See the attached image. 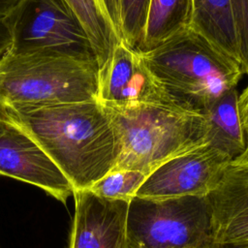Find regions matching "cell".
Listing matches in <instances>:
<instances>
[{
	"label": "cell",
	"instance_id": "cell-10",
	"mask_svg": "<svg viewBox=\"0 0 248 248\" xmlns=\"http://www.w3.org/2000/svg\"><path fill=\"white\" fill-rule=\"evenodd\" d=\"M68 248H130L127 236L129 202L103 199L78 190Z\"/></svg>",
	"mask_w": 248,
	"mask_h": 248
},
{
	"label": "cell",
	"instance_id": "cell-7",
	"mask_svg": "<svg viewBox=\"0 0 248 248\" xmlns=\"http://www.w3.org/2000/svg\"><path fill=\"white\" fill-rule=\"evenodd\" d=\"M232 160L203 144L179 154L148 174L136 197L166 199L206 197L218 184Z\"/></svg>",
	"mask_w": 248,
	"mask_h": 248
},
{
	"label": "cell",
	"instance_id": "cell-12",
	"mask_svg": "<svg viewBox=\"0 0 248 248\" xmlns=\"http://www.w3.org/2000/svg\"><path fill=\"white\" fill-rule=\"evenodd\" d=\"M236 87L225 92L202 113L204 142L232 161L245 150L247 140L238 109Z\"/></svg>",
	"mask_w": 248,
	"mask_h": 248
},
{
	"label": "cell",
	"instance_id": "cell-13",
	"mask_svg": "<svg viewBox=\"0 0 248 248\" xmlns=\"http://www.w3.org/2000/svg\"><path fill=\"white\" fill-rule=\"evenodd\" d=\"M190 27L240 63L232 0H192Z\"/></svg>",
	"mask_w": 248,
	"mask_h": 248
},
{
	"label": "cell",
	"instance_id": "cell-6",
	"mask_svg": "<svg viewBox=\"0 0 248 248\" xmlns=\"http://www.w3.org/2000/svg\"><path fill=\"white\" fill-rule=\"evenodd\" d=\"M6 19L11 54L47 53L97 62L83 25L65 0H21Z\"/></svg>",
	"mask_w": 248,
	"mask_h": 248
},
{
	"label": "cell",
	"instance_id": "cell-25",
	"mask_svg": "<svg viewBox=\"0 0 248 248\" xmlns=\"http://www.w3.org/2000/svg\"><path fill=\"white\" fill-rule=\"evenodd\" d=\"M6 117H8L7 108H6V107L0 102V118H6Z\"/></svg>",
	"mask_w": 248,
	"mask_h": 248
},
{
	"label": "cell",
	"instance_id": "cell-23",
	"mask_svg": "<svg viewBox=\"0 0 248 248\" xmlns=\"http://www.w3.org/2000/svg\"><path fill=\"white\" fill-rule=\"evenodd\" d=\"M246 140H247V144H246V148H245L244 152L239 157H237L236 159H234L232 162L234 164L243 166L245 168H248V138L246 139Z\"/></svg>",
	"mask_w": 248,
	"mask_h": 248
},
{
	"label": "cell",
	"instance_id": "cell-4",
	"mask_svg": "<svg viewBox=\"0 0 248 248\" xmlns=\"http://www.w3.org/2000/svg\"><path fill=\"white\" fill-rule=\"evenodd\" d=\"M98 78L97 62L7 51L0 59V102L17 108L97 100Z\"/></svg>",
	"mask_w": 248,
	"mask_h": 248
},
{
	"label": "cell",
	"instance_id": "cell-21",
	"mask_svg": "<svg viewBox=\"0 0 248 248\" xmlns=\"http://www.w3.org/2000/svg\"><path fill=\"white\" fill-rule=\"evenodd\" d=\"M238 109H239L241 123L247 139L248 138V84L243 90V92L238 96Z\"/></svg>",
	"mask_w": 248,
	"mask_h": 248
},
{
	"label": "cell",
	"instance_id": "cell-14",
	"mask_svg": "<svg viewBox=\"0 0 248 248\" xmlns=\"http://www.w3.org/2000/svg\"><path fill=\"white\" fill-rule=\"evenodd\" d=\"M192 20V0H150L143 41L140 52L161 45L188 28Z\"/></svg>",
	"mask_w": 248,
	"mask_h": 248
},
{
	"label": "cell",
	"instance_id": "cell-1",
	"mask_svg": "<svg viewBox=\"0 0 248 248\" xmlns=\"http://www.w3.org/2000/svg\"><path fill=\"white\" fill-rule=\"evenodd\" d=\"M6 108L9 118L59 167L74 191L90 188L114 168L118 138L97 100Z\"/></svg>",
	"mask_w": 248,
	"mask_h": 248
},
{
	"label": "cell",
	"instance_id": "cell-9",
	"mask_svg": "<svg viewBox=\"0 0 248 248\" xmlns=\"http://www.w3.org/2000/svg\"><path fill=\"white\" fill-rule=\"evenodd\" d=\"M97 101L104 106L173 104L148 71L140 53L124 41L115 46L108 62L99 70Z\"/></svg>",
	"mask_w": 248,
	"mask_h": 248
},
{
	"label": "cell",
	"instance_id": "cell-17",
	"mask_svg": "<svg viewBox=\"0 0 248 248\" xmlns=\"http://www.w3.org/2000/svg\"><path fill=\"white\" fill-rule=\"evenodd\" d=\"M150 0H121L123 41L139 50L143 41Z\"/></svg>",
	"mask_w": 248,
	"mask_h": 248
},
{
	"label": "cell",
	"instance_id": "cell-11",
	"mask_svg": "<svg viewBox=\"0 0 248 248\" xmlns=\"http://www.w3.org/2000/svg\"><path fill=\"white\" fill-rule=\"evenodd\" d=\"M206 198L214 245L248 243V168L231 162Z\"/></svg>",
	"mask_w": 248,
	"mask_h": 248
},
{
	"label": "cell",
	"instance_id": "cell-16",
	"mask_svg": "<svg viewBox=\"0 0 248 248\" xmlns=\"http://www.w3.org/2000/svg\"><path fill=\"white\" fill-rule=\"evenodd\" d=\"M148 175L133 170H111L87 190L108 200L130 202Z\"/></svg>",
	"mask_w": 248,
	"mask_h": 248
},
{
	"label": "cell",
	"instance_id": "cell-24",
	"mask_svg": "<svg viewBox=\"0 0 248 248\" xmlns=\"http://www.w3.org/2000/svg\"><path fill=\"white\" fill-rule=\"evenodd\" d=\"M214 248H248V243L245 244H229V245H215Z\"/></svg>",
	"mask_w": 248,
	"mask_h": 248
},
{
	"label": "cell",
	"instance_id": "cell-15",
	"mask_svg": "<svg viewBox=\"0 0 248 248\" xmlns=\"http://www.w3.org/2000/svg\"><path fill=\"white\" fill-rule=\"evenodd\" d=\"M83 25L93 46L99 70L121 42L101 0H65Z\"/></svg>",
	"mask_w": 248,
	"mask_h": 248
},
{
	"label": "cell",
	"instance_id": "cell-22",
	"mask_svg": "<svg viewBox=\"0 0 248 248\" xmlns=\"http://www.w3.org/2000/svg\"><path fill=\"white\" fill-rule=\"evenodd\" d=\"M21 0H0V18H7Z\"/></svg>",
	"mask_w": 248,
	"mask_h": 248
},
{
	"label": "cell",
	"instance_id": "cell-2",
	"mask_svg": "<svg viewBox=\"0 0 248 248\" xmlns=\"http://www.w3.org/2000/svg\"><path fill=\"white\" fill-rule=\"evenodd\" d=\"M140 53L172 103L200 113L236 87L243 74L238 61L190 26Z\"/></svg>",
	"mask_w": 248,
	"mask_h": 248
},
{
	"label": "cell",
	"instance_id": "cell-20",
	"mask_svg": "<svg viewBox=\"0 0 248 248\" xmlns=\"http://www.w3.org/2000/svg\"><path fill=\"white\" fill-rule=\"evenodd\" d=\"M12 45V33L6 18H0V59L7 53Z\"/></svg>",
	"mask_w": 248,
	"mask_h": 248
},
{
	"label": "cell",
	"instance_id": "cell-18",
	"mask_svg": "<svg viewBox=\"0 0 248 248\" xmlns=\"http://www.w3.org/2000/svg\"><path fill=\"white\" fill-rule=\"evenodd\" d=\"M236 29L239 61L243 73L248 75V0H232Z\"/></svg>",
	"mask_w": 248,
	"mask_h": 248
},
{
	"label": "cell",
	"instance_id": "cell-19",
	"mask_svg": "<svg viewBox=\"0 0 248 248\" xmlns=\"http://www.w3.org/2000/svg\"><path fill=\"white\" fill-rule=\"evenodd\" d=\"M115 32L121 41H123L121 33V0H101Z\"/></svg>",
	"mask_w": 248,
	"mask_h": 248
},
{
	"label": "cell",
	"instance_id": "cell-8",
	"mask_svg": "<svg viewBox=\"0 0 248 248\" xmlns=\"http://www.w3.org/2000/svg\"><path fill=\"white\" fill-rule=\"evenodd\" d=\"M0 174L42 188L62 202L74 192L53 160L9 116L0 118Z\"/></svg>",
	"mask_w": 248,
	"mask_h": 248
},
{
	"label": "cell",
	"instance_id": "cell-5",
	"mask_svg": "<svg viewBox=\"0 0 248 248\" xmlns=\"http://www.w3.org/2000/svg\"><path fill=\"white\" fill-rule=\"evenodd\" d=\"M130 248H214L206 197H134L129 202Z\"/></svg>",
	"mask_w": 248,
	"mask_h": 248
},
{
	"label": "cell",
	"instance_id": "cell-3",
	"mask_svg": "<svg viewBox=\"0 0 248 248\" xmlns=\"http://www.w3.org/2000/svg\"><path fill=\"white\" fill-rule=\"evenodd\" d=\"M104 108L115 129L120 149L112 170H140L148 175L168 160L205 144L202 113L171 103Z\"/></svg>",
	"mask_w": 248,
	"mask_h": 248
}]
</instances>
